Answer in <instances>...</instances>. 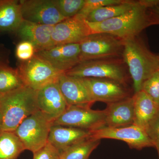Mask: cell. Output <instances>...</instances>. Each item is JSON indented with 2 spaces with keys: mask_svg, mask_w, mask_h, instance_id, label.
Segmentation results:
<instances>
[{
  "mask_svg": "<svg viewBox=\"0 0 159 159\" xmlns=\"http://www.w3.org/2000/svg\"><path fill=\"white\" fill-rule=\"evenodd\" d=\"M123 41L122 58L133 81L135 93L142 90L144 82L159 70V55L152 52L139 36Z\"/></svg>",
  "mask_w": 159,
  "mask_h": 159,
  "instance_id": "obj_1",
  "label": "cell"
},
{
  "mask_svg": "<svg viewBox=\"0 0 159 159\" xmlns=\"http://www.w3.org/2000/svg\"><path fill=\"white\" fill-rule=\"evenodd\" d=\"M148 9L144 0L138 1L130 10L118 17L100 23L86 21L91 34L107 33L124 40L139 36L143 30L151 26Z\"/></svg>",
  "mask_w": 159,
  "mask_h": 159,
  "instance_id": "obj_2",
  "label": "cell"
},
{
  "mask_svg": "<svg viewBox=\"0 0 159 159\" xmlns=\"http://www.w3.org/2000/svg\"><path fill=\"white\" fill-rule=\"evenodd\" d=\"M2 131H14L25 118L38 110L36 91L24 86L0 95Z\"/></svg>",
  "mask_w": 159,
  "mask_h": 159,
  "instance_id": "obj_3",
  "label": "cell"
},
{
  "mask_svg": "<svg viewBox=\"0 0 159 159\" xmlns=\"http://www.w3.org/2000/svg\"><path fill=\"white\" fill-rule=\"evenodd\" d=\"M128 72L122 58H119L84 61L65 73L77 78L112 80L125 85Z\"/></svg>",
  "mask_w": 159,
  "mask_h": 159,
  "instance_id": "obj_4",
  "label": "cell"
},
{
  "mask_svg": "<svg viewBox=\"0 0 159 159\" xmlns=\"http://www.w3.org/2000/svg\"><path fill=\"white\" fill-rule=\"evenodd\" d=\"M53 122L38 110L24 119L14 132L22 142L25 150L34 153L48 143Z\"/></svg>",
  "mask_w": 159,
  "mask_h": 159,
  "instance_id": "obj_5",
  "label": "cell"
},
{
  "mask_svg": "<svg viewBox=\"0 0 159 159\" xmlns=\"http://www.w3.org/2000/svg\"><path fill=\"white\" fill-rule=\"evenodd\" d=\"M80 61L122 58L123 41L112 34L93 33L79 43Z\"/></svg>",
  "mask_w": 159,
  "mask_h": 159,
  "instance_id": "obj_6",
  "label": "cell"
},
{
  "mask_svg": "<svg viewBox=\"0 0 159 159\" xmlns=\"http://www.w3.org/2000/svg\"><path fill=\"white\" fill-rule=\"evenodd\" d=\"M17 68L25 86L35 91L57 80L64 73L35 54L29 60L20 62Z\"/></svg>",
  "mask_w": 159,
  "mask_h": 159,
  "instance_id": "obj_7",
  "label": "cell"
},
{
  "mask_svg": "<svg viewBox=\"0 0 159 159\" xmlns=\"http://www.w3.org/2000/svg\"><path fill=\"white\" fill-rule=\"evenodd\" d=\"M105 111L91 107L69 106L65 111L55 119L53 125H60L93 131L106 126Z\"/></svg>",
  "mask_w": 159,
  "mask_h": 159,
  "instance_id": "obj_8",
  "label": "cell"
},
{
  "mask_svg": "<svg viewBox=\"0 0 159 159\" xmlns=\"http://www.w3.org/2000/svg\"><path fill=\"white\" fill-rule=\"evenodd\" d=\"M91 132L90 137L93 139L120 140L127 143L130 148L137 150L154 147L153 142L145 131L134 125L116 128L104 126Z\"/></svg>",
  "mask_w": 159,
  "mask_h": 159,
  "instance_id": "obj_9",
  "label": "cell"
},
{
  "mask_svg": "<svg viewBox=\"0 0 159 159\" xmlns=\"http://www.w3.org/2000/svg\"><path fill=\"white\" fill-rule=\"evenodd\" d=\"M80 79L94 102H102L107 104L130 97L125 85L116 80L95 78Z\"/></svg>",
  "mask_w": 159,
  "mask_h": 159,
  "instance_id": "obj_10",
  "label": "cell"
},
{
  "mask_svg": "<svg viewBox=\"0 0 159 159\" xmlns=\"http://www.w3.org/2000/svg\"><path fill=\"white\" fill-rule=\"evenodd\" d=\"M20 2L25 20L55 25L66 19L60 13L54 0H20Z\"/></svg>",
  "mask_w": 159,
  "mask_h": 159,
  "instance_id": "obj_11",
  "label": "cell"
},
{
  "mask_svg": "<svg viewBox=\"0 0 159 159\" xmlns=\"http://www.w3.org/2000/svg\"><path fill=\"white\" fill-rule=\"evenodd\" d=\"M35 55L63 73L70 70L80 62L79 43L56 45L36 51Z\"/></svg>",
  "mask_w": 159,
  "mask_h": 159,
  "instance_id": "obj_12",
  "label": "cell"
},
{
  "mask_svg": "<svg viewBox=\"0 0 159 159\" xmlns=\"http://www.w3.org/2000/svg\"><path fill=\"white\" fill-rule=\"evenodd\" d=\"M57 80L36 91L38 109L53 122L69 107L60 89Z\"/></svg>",
  "mask_w": 159,
  "mask_h": 159,
  "instance_id": "obj_13",
  "label": "cell"
},
{
  "mask_svg": "<svg viewBox=\"0 0 159 159\" xmlns=\"http://www.w3.org/2000/svg\"><path fill=\"white\" fill-rule=\"evenodd\" d=\"M90 34L87 22L84 18L77 14L54 25L52 40L54 45L79 43Z\"/></svg>",
  "mask_w": 159,
  "mask_h": 159,
  "instance_id": "obj_14",
  "label": "cell"
},
{
  "mask_svg": "<svg viewBox=\"0 0 159 159\" xmlns=\"http://www.w3.org/2000/svg\"><path fill=\"white\" fill-rule=\"evenodd\" d=\"M63 96L69 106L91 107L94 103L81 79L64 73L57 80Z\"/></svg>",
  "mask_w": 159,
  "mask_h": 159,
  "instance_id": "obj_15",
  "label": "cell"
},
{
  "mask_svg": "<svg viewBox=\"0 0 159 159\" xmlns=\"http://www.w3.org/2000/svg\"><path fill=\"white\" fill-rule=\"evenodd\" d=\"M54 26L24 20L15 33L21 40L32 43L36 51H41L54 45L52 38Z\"/></svg>",
  "mask_w": 159,
  "mask_h": 159,
  "instance_id": "obj_16",
  "label": "cell"
},
{
  "mask_svg": "<svg viewBox=\"0 0 159 159\" xmlns=\"http://www.w3.org/2000/svg\"><path fill=\"white\" fill-rule=\"evenodd\" d=\"M91 131L60 125H52L48 142L61 153L72 145L90 137Z\"/></svg>",
  "mask_w": 159,
  "mask_h": 159,
  "instance_id": "obj_17",
  "label": "cell"
},
{
  "mask_svg": "<svg viewBox=\"0 0 159 159\" xmlns=\"http://www.w3.org/2000/svg\"><path fill=\"white\" fill-rule=\"evenodd\" d=\"M106 126L116 128L133 125V97L107 104L104 110Z\"/></svg>",
  "mask_w": 159,
  "mask_h": 159,
  "instance_id": "obj_18",
  "label": "cell"
},
{
  "mask_svg": "<svg viewBox=\"0 0 159 159\" xmlns=\"http://www.w3.org/2000/svg\"><path fill=\"white\" fill-rule=\"evenodd\" d=\"M133 97L134 103L133 125L145 131L158 113L159 106L142 90L134 94Z\"/></svg>",
  "mask_w": 159,
  "mask_h": 159,
  "instance_id": "obj_19",
  "label": "cell"
},
{
  "mask_svg": "<svg viewBox=\"0 0 159 159\" xmlns=\"http://www.w3.org/2000/svg\"><path fill=\"white\" fill-rule=\"evenodd\" d=\"M23 20L20 1L0 0V32L15 33Z\"/></svg>",
  "mask_w": 159,
  "mask_h": 159,
  "instance_id": "obj_20",
  "label": "cell"
},
{
  "mask_svg": "<svg viewBox=\"0 0 159 159\" xmlns=\"http://www.w3.org/2000/svg\"><path fill=\"white\" fill-rule=\"evenodd\" d=\"M137 2L124 0L119 4L100 7L90 13L86 20L89 23H100L118 17L130 10Z\"/></svg>",
  "mask_w": 159,
  "mask_h": 159,
  "instance_id": "obj_21",
  "label": "cell"
},
{
  "mask_svg": "<svg viewBox=\"0 0 159 159\" xmlns=\"http://www.w3.org/2000/svg\"><path fill=\"white\" fill-rule=\"evenodd\" d=\"M25 150L14 131H0V159H17Z\"/></svg>",
  "mask_w": 159,
  "mask_h": 159,
  "instance_id": "obj_22",
  "label": "cell"
},
{
  "mask_svg": "<svg viewBox=\"0 0 159 159\" xmlns=\"http://www.w3.org/2000/svg\"><path fill=\"white\" fill-rule=\"evenodd\" d=\"M25 86L18 68L5 65L0 66V95Z\"/></svg>",
  "mask_w": 159,
  "mask_h": 159,
  "instance_id": "obj_23",
  "label": "cell"
},
{
  "mask_svg": "<svg viewBox=\"0 0 159 159\" xmlns=\"http://www.w3.org/2000/svg\"><path fill=\"white\" fill-rule=\"evenodd\" d=\"M100 142L91 137L84 139L61 152L60 159H89Z\"/></svg>",
  "mask_w": 159,
  "mask_h": 159,
  "instance_id": "obj_24",
  "label": "cell"
},
{
  "mask_svg": "<svg viewBox=\"0 0 159 159\" xmlns=\"http://www.w3.org/2000/svg\"><path fill=\"white\" fill-rule=\"evenodd\" d=\"M60 13L65 18L74 17L80 12L85 0H54Z\"/></svg>",
  "mask_w": 159,
  "mask_h": 159,
  "instance_id": "obj_25",
  "label": "cell"
},
{
  "mask_svg": "<svg viewBox=\"0 0 159 159\" xmlns=\"http://www.w3.org/2000/svg\"><path fill=\"white\" fill-rule=\"evenodd\" d=\"M142 90L159 106V70L144 82Z\"/></svg>",
  "mask_w": 159,
  "mask_h": 159,
  "instance_id": "obj_26",
  "label": "cell"
},
{
  "mask_svg": "<svg viewBox=\"0 0 159 159\" xmlns=\"http://www.w3.org/2000/svg\"><path fill=\"white\" fill-rule=\"evenodd\" d=\"M36 50L32 43L28 41L21 40L16 48V56L20 61H29L35 55Z\"/></svg>",
  "mask_w": 159,
  "mask_h": 159,
  "instance_id": "obj_27",
  "label": "cell"
},
{
  "mask_svg": "<svg viewBox=\"0 0 159 159\" xmlns=\"http://www.w3.org/2000/svg\"><path fill=\"white\" fill-rule=\"evenodd\" d=\"M124 0H85L84 6L78 14L86 20L92 11L103 6L119 4Z\"/></svg>",
  "mask_w": 159,
  "mask_h": 159,
  "instance_id": "obj_28",
  "label": "cell"
},
{
  "mask_svg": "<svg viewBox=\"0 0 159 159\" xmlns=\"http://www.w3.org/2000/svg\"><path fill=\"white\" fill-rule=\"evenodd\" d=\"M33 153V159H60V152L48 142L42 148Z\"/></svg>",
  "mask_w": 159,
  "mask_h": 159,
  "instance_id": "obj_29",
  "label": "cell"
},
{
  "mask_svg": "<svg viewBox=\"0 0 159 159\" xmlns=\"http://www.w3.org/2000/svg\"><path fill=\"white\" fill-rule=\"evenodd\" d=\"M145 132L153 142L154 146L158 154L159 158V111L156 116L151 122Z\"/></svg>",
  "mask_w": 159,
  "mask_h": 159,
  "instance_id": "obj_30",
  "label": "cell"
},
{
  "mask_svg": "<svg viewBox=\"0 0 159 159\" xmlns=\"http://www.w3.org/2000/svg\"><path fill=\"white\" fill-rule=\"evenodd\" d=\"M151 26L159 25V6L148 9Z\"/></svg>",
  "mask_w": 159,
  "mask_h": 159,
  "instance_id": "obj_31",
  "label": "cell"
},
{
  "mask_svg": "<svg viewBox=\"0 0 159 159\" xmlns=\"http://www.w3.org/2000/svg\"><path fill=\"white\" fill-rule=\"evenodd\" d=\"M10 51L2 45H0V66L9 64Z\"/></svg>",
  "mask_w": 159,
  "mask_h": 159,
  "instance_id": "obj_32",
  "label": "cell"
},
{
  "mask_svg": "<svg viewBox=\"0 0 159 159\" xmlns=\"http://www.w3.org/2000/svg\"><path fill=\"white\" fill-rule=\"evenodd\" d=\"M3 123V116L2 114V111L0 109V131L2 130V126Z\"/></svg>",
  "mask_w": 159,
  "mask_h": 159,
  "instance_id": "obj_33",
  "label": "cell"
},
{
  "mask_svg": "<svg viewBox=\"0 0 159 159\" xmlns=\"http://www.w3.org/2000/svg\"></svg>",
  "mask_w": 159,
  "mask_h": 159,
  "instance_id": "obj_34",
  "label": "cell"
}]
</instances>
